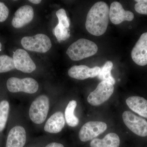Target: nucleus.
<instances>
[{"instance_id": "obj_1", "label": "nucleus", "mask_w": 147, "mask_h": 147, "mask_svg": "<svg viewBox=\"0 0 147 147\" xmlns=\"http://www.w3.org/2000/svg\"><path fill=\"white\" fill-rule=\"evenodd\" d=\"M109 12L110 8L104 2L95 3L87 14L85 25L88 32L95 36L104 34L109 23Z\"/></svg>"}, {"instance_id": "obj_2", "label": "nucleus", "mask_w": 147, "mask_h": 147, "mask_svg": "<svg viewBox=\"0 0 147 147\" xmlns=\"http://www.w3.org/2000/svg\"><path fill=\"white\" fill-rule=\"evenodd\" d=\"M98 47L93 41L80 38L69 47L67 55L74 61H79L91 57L97 53Z\"/></svg>"}, {"instance_id": "obj_3", "label": "nucleus", "mask_w": 147, "mask_h": 147, "mask_svg": "<svg viewBox=\"0 0 147 147\" xmlns=\"http://www.w3.org/2000/svg\"><path fill=\"white\" fill-rule=\"evenodd\" d=\"M21 44L26 50L41 53H47L52 46L49 37L43 34L32 36H25L21 39Z\"/></svg>"}, {"instance_id": "obj_4", "label": "nucleus", "mask_w": 147, "mask_h": 147, "mask_svg": "<svg viewBox=\"0 0 147 147\" xmlns=\"http://www.w3.org/2000/svg\"><path fill=\"white\" fill-rule=\"evenodd\" d=\"M49 106V99L46 96L42 95L37 97L29 110V116L32 121L37 124L43 123L47 118Z\"/></svg>"}, {"instance_id": "obj_5", "label": "nucleus", "mask_w": 147, "mask_h": 147, "mask_svg": "<svg viewBox=\"0 0 147 147\" xmlns=\"http://www.w3.org/2000/svg\"><path fill=\"white\" fill-rule=\"evenodd\" d=\"M6 86L10 92H24L30 94L36 92L39 88L36 80L32 78L19 79L17 77H10L7 81Z\"/></svg>"}, {"instance_id": "obj_6", "label": "nucleus", "mask_w": 147, "mask_h": 147, "mask_svg": "<svg viewBox=\"0 0 147 147\" xmlns=\"http://www.w3.org/2000/svg\"><path fill=\"white\" fill-rule=\"evenodd\" d=\"M114 91L113 84L106 81H102L98 84L96 89L90 94L87 100L92 106H98L108 100Z\"/></svg>"}, {"instance_id": "obj_7", "label": "nucleus", "mask_w": 147, "mask_h": 147, "mask_svg": "<svg viewBox=\"0 0 147 147\" xmlns=\"http://www.w3.org/2000/svg\"><path fill=\"white\" fill-rule=\"evenodd\" d=\"M122 117L124 123L132 132L140 137L147 136V121L146 120L129 111L124 112Z\"/></svg>"}, {"instance_id": "obj_8", "label": "nucleus", "mask_w": 147, "mask_h": 147, "mask_svg": "<svg viewBox=\"0 0 147 147\" xmlns=\"http://www.w3.org/2000/svg\"><path fill=\"white\" fill-rule=\"evenodd\" d=\"M107 128L105 123L101 121H89L82 127L79 132V138L83 142L93 140L102 134Z\"/></svg>"}, {"instance_id": "obj_9", "label": "nucleus", "mask_w": 147, "mask_h": 147, "mask_svg": "<svg viewBox=\"0 0 147 147\" xmlns=\"http://www.w3.org/2000/svg\"><path fill=\"white\" fill-rule=\"evenodd\" d=\"M13 59L15 68L24 73H30L36 69V65L26 50L18 49L13 53Z\"/></svg>"}, {"instance_id": "obj_10", "label": "nucleus", "mask_w": 147, "mask_h": 147, "mask_svg": "<svg viewBox=\"0 0 147 147\" xmlns=\"http://www.w3.org/2000/svg\"><path fill=\"white\" fill-rule=\"evenodd\" d=\"M131 57L138 65H147V32L143 34L136 42L131 51Z\"/></svg>"}, {"instance_id": "obj_11", "label": "nucleus", "mask_w": 147, "mask_h": 147, "mask_svg": "<svg viewBox=\"0 0 147 147\" xmlns=\"http://www.w3.org/2000/svg\"><path fill=\"white\" fill-rule=\"evenodd\" d=\"M34 16L33 8L31 6H22L14 13L11 25L15 28H21L31 22Z\"/></svg>"}, {"instance_id": "obj_12", "label": "nucleus", "mask_w": 147, "mask_h": 147, "mask_svg": "<svg viewBox=\"0 0 147 147\" xmlns=\"http://www.w3.org/2000/svg\"><path fill=\"white\" fill-rule=\"evenodd\" d=\"M109 18L113 24L119 25L125 21H132L134 15L131 11L124 10L120 3L115 1L110 5Z\"/></svg>"}, {"instance_id": "obj_13", "label": "nucleus", "mask_w": 147, "mask_h": 147, "mask_svg": "<svg viewBox=\"0 0 147 147\" xmlns=\"http://www.w3.org/2000/svg\"><path fill=\"white\" fill-rule=\"evenodd\" d=\"M100 71V68L99 67L90 68L85 65H74L69 69L68 74L71 78L83 80L97 76Z\"/></svg>"}, {"instance_id": "obj_14", "label": "nucleus", "mask_w": 147, "mask_h": 147, "mask_svg": "<svg viewBox=\"0 0 147 147\" xmlns=\"http://www.w3.org/2000/svg\"><path fill=\"white\" fill-rule=\"evenodd\" d=\"M26 141L25 129L20 125L12 127L7 134L5 147H23Z\"/></svg>"}, {"instance_id": "obj_15", "label": "nucleus", "mask_w": 147, "mask_h": 147, "mask_svg": "<svg viewBox=\"0 0 147 147\" xmlns=\"http://www.w3.org/2000/svg\"><path fill=\"white\" fill-rule=\"evenodd\" d=\"M65 125V120L63 113L57 112L50 117L44 126V130L50 133L60 132Z\"/></svg>"}, {"instance_id": "obj_16", "label": "nucleus", "mask_w": 147, "mask_h": 147, "mask_svg": "<svg viewBox=\"0 0 147 147\" xmlns=\"http://www.w3.org/2000/svg\"><path fill=\"white\" fill-rule=\"evenodd\" d=\"M129 108L139 115L147 118V100L143 97L132 96L126 99Z\"/></svg>"}, {"instance_id": "obj_17", "label": "nucleus", "mask_w": 147, "mask_h": 147, "mask_svg": "<svg viewBox=\"0 0 147 147\" xmlns=\"http://www.w3.org/2000/svg\"><path fill=\"white\" fill-rule=\"evenodd\" d=\"M120 140L117 134L110 133L102 139H94L90 144L91 147H119Z\"/></svg>"}, {"instance_id": "obj_18", "label": "nucleus", "mask_w": 147, "mask_h": 147, "mask_svg": "<svg viewBox=\"0 0 147 147\" xmlns=\"http://www.w3.org/2000/svg\"><path fill=\"white\" fill-rule=\"evenodd\" d=\"M77 105V102L75 100H70L65 108V115L67 123L71 127H76L79 124V119L74 115V110Z\"/></svg>"}, {"instance_id": "obj_19", "label": "nucleus", "mask_w": 147, "mask_h": 147, "mask_svg": "<svg viewBox=\"0 0 147 147\" xmlns=\"http://www.w3.org/2000/svg\"><path fill=\"white\" fill-rule=\"evenodd\" d=\"M113 64L111 61H108L100 68V71L97 76L98 78L102 81H106L114 85L115 83V80L111 75V70Z\"/></svg>"}, {"instance_id": "obj_20", "label": "nucleus", "mask_w": 147, "mask_h": 147, "mask_svg": "<svg viewBox=\"0 0 147 147\" xmlns=\"http://www.w3.org/2000/svg\"><path fill=\"white\" fill-rule=\"evenodd\" d=\"M9 112V104L6 100L0 101V132L5 128Z\"/></svg>"}, {"instance_id": "obj_21", "label": "nucleus", "mask_w": 147, "mask_h": 147, "mask_svg": "<svg viewBox=\"0 0 147 147\" xmlns=\"http://www.w3.org/2000/svg\"><path fill=\"white\" fill-rule=\"evenodd\" d=\"M15 69L13 58L7 55L0 56V74L8 72Z\"/></svg>"}, {"instance_id": "obj_22", "label": "nucleus", "mask_w": 147, "mask_h": 147, "mask_svg": "<svg viewBox=\"0 0 147 147\" xmlns=\"http://www.w3.org/2000/svg\"><path fill=\"white\" fill-rule=\"evenodd\" d=\"M53 32L59 42L65 40L70 36L68 28H65L59 24L53 29Z\"/></svg>"}, {"instance_id": "obj_23", "label": "nucleus", "mask_w": 147, "mask_h": 147, "mask_svg": "<svg viewBox=\"0 0 147 147\" xmlns=\"http://www.w3.org/2000/svg\"><path fill=\"white\" fill-rule=\"evenodd\" d=\"M56 14L59 20V24L68 28L69 26V22L65 10L63 8H61L57 11Z\"/></svg>"}, {"instance_id": "obj_24", "label": "nucleus", "mask_w": 147, "mask_h": 147, "mask_svg": "<svg viewBox=\"0 0 147 147\" xmlns=\"http://www.w3.org/2000/svg\"><path fill=\"white\" fill-rule=\"evenodd\" d=\"M137 3L134 5V9L137 13L147 15V0L135 1Z\"/></svg>"}, {"instance_id": "obj_25", "label": "nucleus", "mask_w": 147, "mask_h": 147, "mask_svg": "<svg viewBox=\"0 0 147 147\" xmlns=\"http://www.w3.org/2000/svg\"><path fill=\"white\" fill-rule=\"evenodd\" d=\"M9 9L3 3L0 1V22H4L8 18Z\"/></svg>"}, {"instance_id": "obj_26", "label": "nucleus", "mask_w": 147, "mask_h": 147, "mask_svg": "<svg viewBox=\"0 0 147 147\" xmlns=\"http://www.w3.org/2000/svg\"><path fill=\"white\" fill-rule=\"evenodd\" d=\"M45 147H64V146L63 145L60 144V143L54 142V143H51L48 144Z\"/></svg>"}, {"instance_id": "obj_27", "label": "nucleus", "mask_w": 147, "mask_h": 147, "mask_svg": "<svg viewBox=\"0 0 147 147\" xmlns=\"http://www.w3.org/2000/svg\"><path fill=\"white\" fill-rule=\"evenodd\" d=\"M29 1L32 3L34 4H38L41 3V0H30Z\"/></svg>"}, {"instance_id": "obj_28", "label": "nucleus", "mask_w": 147, "mask_h": 147, "mask_svg": "<svg viewBox=\"0 0 147 147\" xmlns=\"http://www.w3.org/2000/svg\"><path fill=\"white\" fill-rule=\"evenodd\" d=\"M2 46V45L1 43L0 42V50H1V49Z\"/></svg>"}]
</instances>
